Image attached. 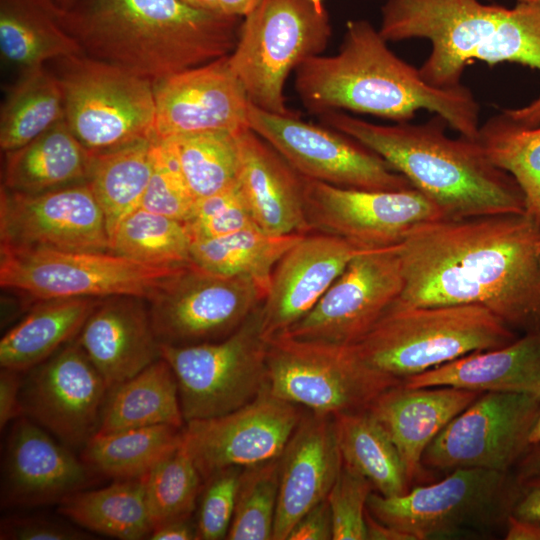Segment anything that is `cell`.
Wrapping results in <instances>:
<instances>
[{"label": "cell", "mask_w": 540, "mask_h": 540, "mask_svg": "<svg viewBox=\"0 0 540 540\" xmlns=\"http://www.w3.org/2000/svg\"><path fill=\"white\" fill-rule=\"evenodd\" d=\"M540 225L526 214L439 219L399 244L409 306L481 305L515 332H540Z\"/></svg>", "instance_id": "1"}, {"label": "cell", "mask_w": 540, "mask_h": 540, "mask_svg": "<svg viewBox=\"0 0 540 540\" xmlns=\"http://www.w3.org/2000/svg\"><path fill=\"white\" fill-rule=\"evenodd\" d=\"M295 90L312 113L349 110L407 122L419 110L442 116L460 135L476 139L480 107L462 84L437 88L399 58L366 20H351L338 52L316 55L295 69Z\"/></svg>", "instance_id": "2"}, {"label": "cell", "mask_w": 540, "mask_h": 540, "mask_svg": "<svg viewBox=\"0 0 540 540\" xmlns=\"http://www.w3.org/2000/svg\"><path fill=\"white\" fill-rule=\"evenodd\" d=\"M58 21L86 55L155 83L229 55L242 18L182 0H76Z\"/></svg>", "instance_id": "3"}, {"label": "cell", "mask_w": 540, "mask_h": 540, "mask_svg": "<svg viewBox=\"0 0 540 540\" xmlns=\"http://www.w3.org/2000/svg\"><path fill=\"white\" fill-rule=\"evenodd\" d=\"M378 30L387 42L429 40L431 51L419 71L437 88L461 85L465 67L474 60L540 71V0L518 1L511 9L478 0H387ZM504 111L522 126H540V95L527 106Z\"/></svg>", "instance_id": "4"}, {"label": "cell", "mask_w": 540, "mask_h": 540, "mask_svg": "<svg viewBox=\"0 0 540 540\" xmlns=\"http://www.w3.org/2000/svg\"><path fill=\"white\" fill-rule=\"evenodd\" d=\"M319 118L378 154L446 219L525 214L524 195L514 178L488 159L476 139L447 136L449 125L440 115L420 124L395 125L374 124L340 111H327Z\"/></svg>", "instance_id": "5"}, {"label": "cell", "mask_w": 540, "mask_h": 540, "mask_svg": "<svg viewBox=\"0 0 540 540\" xmlns=\"http://www.w3.org/2000/svg\"><path fill=\"white\" fill-rule=\"evenodd\" d=\"M517 338V332L481 305L409 306L395 300L351 346L371 367L404 380Z\"/></svg>", "instance_id": "6"}, {"label": "cell", "mask_w": 540, "mask_h": 540, "mask_svg": "<svg viewBox=\"0 0 540 540\" xmlns=\"http://www.w3.org/2000/svg\"><path fill=\"white\" fill-rule=\"evenodd\" d=\"M241 22L228 62L249 101L279 115H296L286 105V80L306 59L320 55L329 42L327 12L309 0H260Z\"/></svg>", "instance_id": "7"}, {"label": "cell", "mask_w": 540, "mask_h": 540, "mask_svg": "<svg viewBox=\"0 0 540 540\" xmlns=\"http://www.w3.org/2000/svg\"><path fill=\"white\" fill-rule=\"evenodd\" d=\"M515 475L485 469H455L444 479L401 496L371 492L370 514L410 540L480 534L506 524L516 498Z\"/></svg>", "instance_id": "8"}, {"label": "cell", "mask_w": 540, "mask_h": 540, "mask_svg": "<svg viewBox=\"0 0 540 540\" xmlns=\"http://www.w3.org/2000/svg\"><path fill=\"white\" fill-rule=\"evenodd\" d=\"M64 119L91 154L153 139L154 83L85 53L60 59Z\"/></svg>", "instance_id": "9"}, {"label": "cell", "mask_w": 540, "mask_h": 540, "mask_svg": "<svg viewBox=\"0 0 540 540\" xmlns=\"http://www.w3.org/2000/svg\"><path fill=\"white\" fill-rule=\"evenodd\" d=\"M261 305L231 334L189 345L160 344L178 384L185 423L234 411L268 388Z\"/></svg>", "instance_id": "10"}, {"label": "cell", "mask_w": 540, "mask_h": 540, "mask_svg": "<svg viewBox=\"0 0 540 540\" xmlns=\"http://www.w3.org/2000/svg\"><path fill=\"white\" fill-rule=\"evenodd\" d=\"M270 393L324 415L366 410L386 389L403 380L364 362L352 346L278 334L267 340Z\"/></svg>", "instance_id": "11"}, {"label": "cell", "mask_w": 540, "mask_h": 540, "mask_svg": "<svg viewBox=\"0 0 540 540\" xmlns=\"http://www.w3.org/2000/svg\"><path fill=\"white\" fill-rule=\"evenodd\" d=\"M184 266H152L113 252L0 247L1 287L38 301L118 295L148 300Z\"/></svg>", "instance_id": "12"}, {"label": "cell", "mask_w": 540, "mask_h": 540, "mask_svg": "<svg viewBox=\"0 0 540 540\" xmlns=\"http://www.w3.org/2000/svg\"><path fill=\"white\" fill-rule=\"evenodd\" d=\"M252 279L207 271L193 262L147 300L160 344L217 341L235 331L264 301Z\"/></svg>", "instance_id": "13"}, {"label": "cell", "mask_w": 540, "mask_h": 540, "mask_svg": "<svg viewBox=\"0 0 540 540\" xmlns=\"http://www.w3.org/2000/svg\"><path fill=\"white\" fill-rule=\"evenodd\" d=\"M248 122L304 178L363 190L413 187L378 154L331 127L267 112L251 102Z\"/></svg>", "instance_id": "14"}, {"label": "cell", "mask_w": 540, "mask_h": 540, "mask_svg": "<svg viewBox=\"0 0 540 540\" xmlns=\"http://www.w3.org/2000/svg\"><path fill=\"white\" fill-rule=\"evenodd\" d=\"M539 410V396L483 392L426 448L422 466L511 473L530 447L529 435Z\"/></svg>", "instance_id": "15"}, {"label": "cell", "mask_w": 540, "mask_h": 540, "mask_svg": "<svg viewBox=\"0 0 540 540\" xmlns=\"http://www.w3.org/2000/svg\"><path fill=\"white\" fill-rule=\"evenodd\" d=\"M304 200L311 232L336 236L368 250L398 245L416 226L446 219L414 187L363 190L304 178Z\"/></svg>", "instance_id": "16"}, {"label": "cell", "mask_w": 540, "mask_h": 540, "mask_svg": "<svg viewBox=\"0 0 540 540\" xmlns=\"http://www.w3.org/2000/svg\"><path fill=\"white\" fill-rule=\"evenodd\" d=\"M403 286L399 244L366 250L348 263L312 310L283 333L354 345L400 296Z\"/></svg>", "instance_id": "17"}, {"label": "cell", "mask_w": 540, "mask_h": 540, "mask_svg": "<svg viewBox=\"0 0 540 540\" xmlns=\"http://www.w3.org/2000/svg\"><path fill=\"white\" fill-rule=\"evenodd\" d=\"M1 247L111 252L104 213L87 182L28 194L1 187Z\"/></svg>", "instance_id": "18"}, {"label": "cell", "mask_w": 540, "mask_h": 540, "mask_svg": "<svg viewBox=\"0 0 540 540\" xmlns=\"http://www.w3.org/2000/svg\"><path fill=\"white\" fill-rule=\"evenodd\" d=\"M23 378V415L69 448L97 433L108 385L76 338Z\"/></svg>", "instance_id": "19"}, {"label": "cell", "mask_w": 540, "mask_h": 540, "mask_svg": "<svg viewBox=\"0 0 540 540\" xmlns=\"http://www.w3.org/2000/svg\"><path fill=\"white\" fill-rule=\"evenodd\" d=\"M305 412L267 388L234 411L186 422L183 443L205 480L227 467H247L279 457Z\"/></svg>", "instance_id": "20"}, {"label": "cell", "mask_w": 540, "mask_h": 540, "mask_svg": "<svg viewBox=\"0 0 540 540\" xmlns=\"http://www.w3.org/2000/svg\"><path fill=\"white\" fill-rule=\"evenodd\" d=\"M153 139L249 127L247 93L228 55L154 83Z\"/></svg>", "instance_id": "21"}, {"label": "cell", "mask_w": 540, "mask_h": 540, "mask_svg": "<svg viewBox=\"0 0 540 540\" xmlns=\"http://www.w3.org/2000/svg\"><path fill=\"white\" fill-rule=\"evenodd\" d=\"M91 468L68 446L26 416L15 420L2 464L1 503L5 507H35L59 503L84 490Z\"/></svg>", "instance_id": "22"}, {"label": "cell", "mask_w": 540, "mask_h": 540, "mask_svg": "<svg viewBox=\"0 0 540 540\" xmlns=\"http://www.w3.org/2000/svg\"><path fill=\"white\" fill-rule=\"evenodd\" d=\"M366 250L328 234L303 235L273 270L260 307L263 337L287 331L308 314L348 263Z\"/></svg>", "instance_id": "23"}, {"label": "cell", "mask_w": 540, "mask_h": 540, "mask_svg": "<svg viewBox=\"0 0 540 540\" xmlns=\"http://www.w3.org/2000/svg\"><path fill=\"white\" fill-rule=\"evenodd\" d=\"M342 465L334 416L307 410L279 456L273 540H286L297 521L327 498Z\"/></svg>", "instance_id": "24"}, {"label": "cell", "mask_w": 540, "mask_h": 540, "mask_svg": "<svg viewBox=\"0 0 540 540\" xmlns=\"http://www.w3.org/2000/svg\"><path fill=\"white\" fill-rule=\"evenodd\" d=\"M76 340L109 388L161 358L148 302L138 296L102 298Z\"/></svg>", "instance_id": "25"}, {"label": "cell", "mask_w": 540, "mask_h": 540, "mask_svg": "<svg viewBox=\"0 0 540 540\" xmlns=\"http://www.w3.org/2000/svg\"><path fill=\"white\" fill-rule=\"evenodd\" d=\"M481 393L452 387H408L400 383L379 394L366 409L396 446L410 484L422 473L426 448Z\"/></svg>", "instance_id": "26"}, {"label": "cell", "mask_w": 540, "mask_h": 540, "mask_svg": "<svg viewBox=\"0 0 540 540\" xmlns=\"http://www.w3.org/2000/svg\"><path fill=\"white\" fill-rule=\"evenodd\" d=\"M237 140L238 183L257 227L271 235L309 234L304 177L250 127Z\"/></svg>", "instance_id": "27"}, {"label": "cell", "mask_w": 540, "mask_h": 540, "mask_svg": "<svg viewBox=\"0 0 540 540\" xmlns=\"http://www.w3.org/2000/svg\"><path fill=\"white\" fill-rule=\"evenodd\" d=\"M408 387L452 386L472 391L540 397V332L478 351L403 380Z\"/></svg>", "instance_id": "28"}, {"label": "cell", "mask_w": 540, "mask_h": 540, "mask_svg": "<svg viewBox=\"0 0 540 540\" xmlns=\"http://www.w3.org/2000/svg\"><path fill=\"white\" fill-rule=\"evenodd\" d=\"M93 156L62 119L24 146L5 152L1 187L35 194L86 182Z\"/></svg>", "instance_id": "29"}, {"label": "cell", "mask_w": 540, "mask_h": 540, "mask_svg": "<svg viewBox=\"0 0 540 540\" xmlns=\"http://www.w3.org/2000/svg\"><path fill=\"white\" fill-rule=\"evenodd\" d=\"M102 299V298H101ZM99 298L41 300L0 341V365L27 372L74 340Z\"/></svg>", "instance_id": "30"}, {"label": "cell", "mask_w": 540, "mask_h": 540, "mask_svg": "<svg viewBox=\"0 0 540 540\" xmlns=\"http://www.w3.org/2000/svg\"><path fill=\"white\" fill-rule=\"evenodd\" d=\"M163 424L183 428L185 420L175 374L161 357L108 389L97 433Z\"/></svg>", "instance_id": "31"}, {"label": "cell", "mask_w": 540, "mask_h": 540, "mask_svg": "<svg viewBox=\"0 0 540 540\" xmlns=\"http://www.w3.org/2000/svg\"><path fill=\"white\" fill-rule=\"evenodd\" d=\"M58 512L81 528L122 540L148 539L153 530L145 476L75 492L58 503Z\"/></svg>", "instance_id": "32"}, {"label": "cell", "mask_w": 540, "mask_h": 540, "mask_svg": "<svg viewBox=\"0 0 540 540\" xmlns=\"http://www.w3.org/2000/svg\"><path fill=\"white\" fill-rule=\"evenodd\" d=\"M84 53L57 18L30 0H0V54L21 72Z\"/></svg>", "instance_id": "33"}, {"label": "cell", "mask_w": 540, "mask_h": 540, "mask_svg": "<svg viewBox=\"0 0 540 540\" xmlns=\"http://www.w3.org/2000/svg\"><path fill=\"white\" fill-rule=\"evenodd\" d=\"M334 419L344 465L367 478L385 497L409 491L411 484L396 446L367 410L341 413Z\"/></svg>", "instance_id": "34"}, {"label": "cell", "mask_w": 540, "mask_h": 540, "mask_svg": "<svg viewBox=\"0 0 540 540\" xmlns=\"http://www.w3.org/2000/svg\"><path fill=\"white\" fill-rule=\"evenodd\" d=\"M305 234L271 235L258 227L191 242L192 262L226 276L254 280L267 295L274 268Z\"/></svg>", "instance_id": "35"}, {"label": "cell", "mask_w": 540, "mask_h": 540, "mask_svg": "<svg viewBox=\"0 0 540 540\" xmlns=\"http://www.w3.org/2000/svg\"><path fill=\"white\" fill-rule=\"evenodd\" d=\"M183 428L163 424L96 433L83 448L81 459L106 477L141 478L181 445Z\"/></svg>", "instance_id": "36"}, {"label": "cell", "mask_w": 540, "mask_h": 540, "mask_svg": "<svg viewBox=\"0 0 540 540\" xmlns=\"http://www.w3.org/2000/svg\"><path fill=\"white\" fill-rule=\"evenodd\" d=\"M153 139L93 156L87 183L98 201L109 236L140 208L152 173Z\"/></svg>", "instance_id": "37"}, {"label": "cell", "mask_w": 540, "mask_h": 540, "mask_svg": "<svg viewBox=\"0 0 540 540\" xmlns=\"http://www.w3.org/2000/svg\"><path fill=\"white\" fill-rule=\"evenodd\" d=\"M62 119L64 99L57 76L44 66L21 72L1 106V150L24 146Z\"/></svg>", "instance_id": "38"}, {"label": "cell", "mask_w": 540, "mask_h": 540, "mask_svg": "<svg viewBox=\"0 0 540 540\" xmlns=\"http://www.w3.org/2000/svg\"><path fill=\"white\" fill-rule=\"evenodd\" d=\"M476 140L488 159L514 178L525 214L540 225V126L524 127L502 111L480 125Z\"/></svg>", "instance_id": "39"}, {"label": "cell", "mask_w": 540, "mask_h": 540, "mask_svg": "<svg viewBox=\"0 0 540 540\" xmlns=\"http://www.w3.org/2000/svg\"><path fill=\"white\" fill-rule=\"evenodd\" d=\"M163 141L175 157L196 200L238 183L240 154L237 133L204 132Z\"/></svg>", "instance_id": "40"}, {"label": "cell", "mask_w": 540, "mask_h": 540, "mask_svg": "<svg viewBox=\"0 0 540 540\" xmlns=\"http://www.w3.org/2000/svg\"><path fill=\"white\" fill-rule=\"evenodd\" d=\"M191 242L184 222L140 207L118 224L110 249L143 264L179 267L192 263Z\"/></svg>", "instance_id": "41"}, {"label": "cell", "mask_w": 540, "mask_h": 540, "mask_svg": "<svg viewBox=\"0 0 540 540\" xmlns=\"http://www.w3.org/2000/svg\"><path fill=\"white\" fill-rule=\"evenodd\" d=\"M204 480L183 443L146 476V502L153 528L193 517Z\"/></svg>", "instance_id": "42"}, {"label": "cell", "mask_w": 540, "mask_h": 540, "mask_svg": "<svg viewBox=\"0 0 540 540\" xmlns=\"http://www.w3.org/2000/svg\"><path fill=\"white\" fill-rule=\"evenodd\" d=\"M279 492V457L243 467L226 539L273 540Z\"/></svg>", "instance_id": "43"}, {"label": "cell", "mask_w": 540, "mask_h": 540, "mask_svg": "<svg viewBox=\"0 0 540 540\" xmlns=\"http://www.w3.org/2000/svg\"><path fill=\"white\" fill-rule=\"evenodd\" d=\"M195 202L172 152L153 139L152 173L140 207L185 223Z\"/></svg>", "instance_id": "44"}, {"label": "cell", "mask_w": 540, "mask_h": 540, "mask_svg": "<svg viewBox=\"0 0 540 540\" xmlns=\"http://www.w3.org/2000/svg\"><path fill=\"white\" fill-rule=\"evenodd\" d=\"M185 225L191 241L222 237L245 228L257 227L239 183L196 200Z\"/></svg>", "instance_id": "45"}, {"label": "cell", "mask_w": 540, "mask_h": 540, "mask_svg": "<svg viewBox=\"0 0 540 540\" xmlns=\"http://www.w3.org/2000/svg\"><path fill=\"white\" fill-rule=\"evenodd\" d=\"M242 468L227 467L204 480L194 518L198 540L226 539L234 515Z\"/></svg>", "instance_id": "46"}, {"label": "cell", "mask_w": 540, "mask_h": 540, "mask_svg": "<svg viewBox=\"0 0 540 540\" xmlns=\"http://www.w3.org/2000/svg\"><path fill=\"white\" fill-rule=\"evenodd\" d=\"M372 483L346 465L328 493L333 540H367L366 511Z\"/></svg>", "instance_id": "47"}, {"label": "cell", "mask_w": 540, "mask_h": 540, "mask_svg": "<svg viewBox=\"0 0 540 540\" xmlns=\"http://www.w3.org/2000/svg\"><path fill=\"white\" fill-rule=\"evenodd\" d=\"M90 534L64 522L41 516L10 517L0 525L2 540H83Z\"/></svg>", "instance_id": "48"}, {"label": "cell", "mask_w": 540, "mask_h": 540, "mask_svg": "<svg viewBox=\"0 0 540 540\" xmlns=\"http://www.w3.org/2000/svg\"><path fill=\"white\" fill-rule=\"evenodd\" d=\"M286 540H333V523L327 498L297 521Z\"/></svg>", "instance_id": "49"}, {"label": "cell", "mask_w": 540, "mask_h": 540, "mask_svg": "<svg viewBox=\"0 0 540 540\" xmlns=\"http://www.w3.org/2000/svg\"><path fill=\"white\" fill-rule=\"evenodd\" d=\"M23 373L2 368L0 371V428L23 415L20 401Z\"/></svg>", "instance_id": "50"}, {"label": "cell", "mask_w": 540, "mask_h": 540, "mask_svg": "<svg viewBox=\"0 0 540 540\" xmlns=\"http://www.w3.org/2000/svg\"><path fill=\"white\" fill-rule=\"evenodd\" d=\"M510 514L540 525V477L518 482Z\"/></svg>", "instance_id": "51"}, {"label": "cell", "mask_w": 540, "mask_h": 540, "mask_svg": "<svg viewBox=\"0 0 540 540\" xmlns=\"http://www.w3.org/2000/svg\"><path fill=\"white\" fill-rule=\"evenodd\" d=\"M150 540H198L197 528L193 517L174 520L153 528Z\"/></svg>", "instance_id": "52"}, {"label": "cell", "mask_w": 540, "mask_h": 540, "mask_svg": "<svg viewBox=\"0 0 540 540\" xmlns=\"http://www.w3.org/2000/svg\"><path fill=\"white\" fill-rule=\"evenodd\" d=\"M506 540H540V525L509 514L506 520Z\"/></svg>", "instance_id": "53"}, {"label": "cell", "mask_w": 540, "mask_h": 540, "mask_svg": "<svg viewBox=\"0 0 540 540\" xmlns=\"http://www.w3.org/2000/svg\"><path fill=\"white\" fill-rule=\"evenodd\" d=\"M518 482L540 477V443L531 445L515 466Z\"/></svg>", "instance_id": "54"}, {"label": "cell", "mask_w": 540, "mask_h": 540, "mask_svg": "<svg viewBox=\"0 0 540 540\" xmlns=\"http://www.w3.org/2000/svg\"><path fill=\"white\" fill-rule=\"evenodd\" d=\"M366 527L367 540H410L409 537L401 531L374 518L368 509L366 511Z\"/></svg>", "instance_id": "55"}, {"label": "cell", "mask_w": 540, "mask_h": 540, "mask_svg": "<svg viewBox=\"0 0 540 540\" xmlns=\"http://www.w3.org/2000/svg\"><path fill=\"white\" fill-rule=\"evenodd\" d=\"M259 1L260 0H218L219 12L243 18L256 7Z\"/></svg>", "instance_id": "56"}, {"label": "cell", "mask_w": 540, "mask_h": 540, "mask_svg": "<svg viewBox=\"0 0 540 540\" xmlns=\"http://www.w3.org/2000/svg\"><path fill=\"white\" fill-rule=\"evenodd\" d=\"M43 8L45 11H47L49 14L54 16L55 18H58L63 14V11L59 7L57 0H30Z\"/></svg>", "instance_id": "57"}, {"label": "cell", "mask_w": 540, "mask_h": 540, "mask_svg": "<svg viewBox=\"0 0 540 540\" xmlns=\"http://www.w3.org/2000/svg\"><path fill=\"white\" fill-rule=\"evenodd\" d=\"M182 1L194 8L220 13L219 7H218V0H182Z\"/></svg>", "instance_id": "58"}, {"label": "cell", "mask_w": 540, "mask_h": 540, "mask_svg": "<svg viewBox=\"0 0 540 540\" xmlns=\"http://www.w3.org/2000/svg\"><path fill=\"white\" fill-rule=\"evenodd\" d=\"M529 443H530V446L540 443V410L538 412L536 420L531 429V432L529 435Z\"/></svg>", "instance_id": "59"}, {"label": "cell", "mask_w": 540, "mask_h": 540, "mask_svg": "<svg viewBox=\"0 0 540 540\" xmlns=\"http://www.w3.org/2000/svg\"><path fill=\"white\" fill-rule=\"evenodd\" d=\"M75 2L76 0H57L58 5L63 12L69 9Z\"/></svg>", "instance_id": "60"}, {"label": "cell", "mask_w": 540, "mask_h": 540, "mask_svg": "<svg viewBox=\"0 0 540 540\" xmlns=\"http://www.w3.org/2000/svg\"><path fill=\"white\" fill-rule=\"evenodd\" d=\"M313 6L315 7V9L319 12V13H325L326 10L323 6V0H309Z\"/></svg>", "instance_id": "61"}, {"label": "cell", "mask_w": 540, "mask_h": 540, "mask_svg": "<svg viewBox=\"0 0 540 540\" xmlns=\"http://www.w3.org/2000/svg\"><path fill=\"white\" fill-rule=\"evenodd\" d=\"M538 249H539V253H540V239H539V243H538Z\"/></svg>", "instance_id": "62"}, {"label": "cell", "mask_w": 540, "mask_h": 540, "mask_svg": "<svg viewBox=\"0 0 540 540\" xmlns=\"http://www.w3.org/2000/svg\"><path fill=\"white\" fill-rule=\"evenodd\" d=\"M517 1H533V0H517Z\"/></svg>", "instance_id": "63"}]
</instances>
